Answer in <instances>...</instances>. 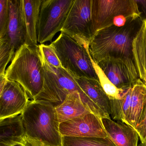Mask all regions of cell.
Returning <instances> with one entry per match:
<instances>
[{
  "instance_id": "cell-21",
  "label": "cell",
  "mask_w": 146,
  "mask_h": 146,
  "mask_svg": "<svg viewBox=\"0 0 146 146\" xmlns=\"http://www.w3.org/2000/svg\"><path fill=\"white\" fill-rule=\"evenodd\" d=\"M62 146H116L109 137H62Z\"/></svg>"
},
{
  "instance_id": "cell-5",
  "label": "cell",
  "mask_w": 146,
  "mask_h": 146,
  "mask_svg": "<svg viewBox=\"0 0 146 146\" xmlns=\"http://www.w3.org/2000/svg\"><path fill=\"white\" fill-rule=\"evenodd\" d=\"M50 45L62 68L71 75L99 81L89 53V45L81 44L62 32Z\"/></svg>"
},
{
  "instance_id": "cell-13",
  "label": "cell",
  "mask_w": 146,
  "mask_h": 146,
  "mask_svg": "<svg viewBox=\"0 0 146 146\" xmlns=\"http://www.w3.org/2000/svg\"><path fill=\"white\" fill-rule=\"evenodd\" d=\"M108 137L116 146H138L139 135L129 125L113 121L111 117L101 118Z\"/></svg>"
},
{
  "instance_id": "cell-29",
  "label": "cell",
  "mask_w": 146,
  "mask_h": 146,
  "mask_svg": "<svg viewBox=\"0 0 146 146\" xmlns=\"http://www.w3.org/2000/svg\"><path fill=\"white\" fill-rule=\"evenodd\" d=\"M6 81H7V79L5 78L4 75L0 76V96H1L2 91L3 89Z\"/></svg>"
},
{
  "instance_id": "cell-32",
  "label": "cell",
  "mask_w": 146,
  "mask_h": 146,
  "mask_svg": "<svg viewBox=\"0 0 146 146\" xmlns=\"http://www.w3.org/2000/svg\"><path fill=\"white\" fill-rule=\"evenodd\" d=\"M140 146H146V141L145 143H141Z\"/></svg>"
},
{
  "instance_id": "cell-7",
  "label": "cell",
  "mask_w": 146,
  "mask_h": 146,
  "mask_svg": "<svg viewBox=\"0 0 146 146\" xmlns=\"http://www.w3.org/2000/svg\"><path fill=\"white\" fill-rule=\"evenodd\" d=\"M92 0H74L61 32L84 46L89 45L94 33Z\"/></svg>"
},
{
  "instance_id": "cell-27",
  "label": "cell",
  "mask_w": 146,
  "mask_h": 146,
  "mask_svg": "<svg viewBox=\"0 0 146 146\" xmlns=\"http://www.w3.org/2000/svg\"><path fill=\"white\" fill-rule=\"evenodd\" d=\"M22 143L25 146H50L44 144L38 140L30 138L25 135L23 138Z\"/></svg>"
},
{
  "instance_id": "cell-2",
  "label": "cell",
  "mask_w": 146,
  "mask_h": 146,
  "mask_svg": "<svg viewBox=\"0 0 146 146\" xmlns=\"http://www.w3.org/2000/svg\"><path fill=\"white\" fill-rule=\"evenodd\" d=\"M7 80L18 82L31 100L39 94L43 85V69L38 45L25 43L15 52L4 75Z\"/></svg>"
},
{
  "instance_id": "cell-15",
  "label": "cell",
  "mask_w": 146,
  "mask_h": 146,
  "mask_svg": "<svg viewBox=\"0 0 146 146\" xmlns=\"http://www.w3.org/2000/svg\"><path fill=\"white\" fill-rule=\"evenodd\" d=\"M25 135L21 114L0 119V146L22 143Z\"/></svg>"
},
{
  "instance_id": "cell-17",
  "label": "cell",
  "mask_w": 146,
  "mask_h": 146,
  "mask_svg": "<svg viewBox=\"0 0 146 146\" xmlns=\"http://www.w3.org/2000/svg\"><path fill=\"white\" fill-rule=\"evenodd\" d=\"M55 108L60 124L86 113L92 112L83 103L78 91L68 94L64 101Z\"/></svg>"
},
{
  "instance_id": "cell-24",
  "label": "cell",
  "mask_w": 146,
  "mask_h": 146,
  "mask_svg": "<svg viewBox=\"0 0 146 146\" xmlns=\"http://www.w3.org/2000/svg\"><path fill=\"white\" fill-rule=\"evenodd\" d=\"M9 0H0V40L6 37L9 22Z\"/></svg>"
},
{
  "instance_id": "cell-25",
  "label": "cell",
  "mask_w": 146,
  "mask_h": 146,
  "mask_svg": "<svg viewBox=\"0 0 146 146\" xmlns=\"http://www.w3.org/2000/svg\"><path fill=\"white\" fill-rule=\"evenodd\" d=\"M39 51L47 62L56 68H62L60 62L53 47L44 44L38 45Z\"/></svg>"
},
{
  "instance_id": "cell-10",
  "label": "cell",
  "mask_w": 146,
  "mask_h": 146,
  "mask_svg": "<svg viewBox=\"0 0 146 146\" xmlns=\"http://www.w3.org/2000/svg\"><path fill=\"white\" fill-rule=\"evenodd\" d=\"M97 64L111 82L119 90L132 88L140 79L134 63L121 59H108Z\"/></svg>"
},
{
  "instance_id": "cell-11",
  "label": "cell",
  "mask_w": 146,
  "mask_h": 146,
  "mask_svg": "<svg viewBox=\"0 0 146 146\" xmlns=\"http://www.w3.org/2000/svg\"><path fill=\"white\" fill-rule=\"evenodd\" d=\"M30 99L19 83L7 80L0 96V119L22 114Z\"/></svg>"
},
{
  "instance_id": "cell-18",
  "label": "cell",
  "mask_w": 146,
  "mask_h": 146,
  "mask_svg": "<svg viewBox=\"0 0 146 146\" xmlns=\"http://www.w3.org/2000/svg\"><path fill=\"white\" fill-rule=\"evenodd\" d=\"M146 104V86L141 80L132 87L129 112V125L135 129L142 117Z\"/></svg>"
},
{
  "instance_id": "cell-16",
  "label": "cell",
  "mask_w": 146,
  "mask_h": 146,
  "mask_svg": "<svg viewBox=\"0 0 146 146\" xmlns=\"http://www.w3.org/2000/svg\"><path fill=\"white\" fill-rule=\"evenodd\" d=\"M42 0H21V8L26 30V43L38 45L37 25Z\"/></svg>"
},
{
  "instance_id": "cell-22",
  "label": "cell",
  "mask_w": 146,
  "mask_h": 146,
  "mask_svg": "<svg viewBox=\"0 0 146 146\" xmlns=\"http://www.w3.org/2000/svg\"><path fill=\"white\" fill-rule=\"evenodd\" d=\"M92 61L95 72L98 75L99 81L110 100L120 99L121 97L124 90H119L109 80L102 69L92 59Z\"/></svg>"
},
{
  "instance_id": "cell-26",
  "label": "cell",
  "mask_w": 146,
  "mask_h": 146,
  "mask_svg": "<svg viewBox=\"0 0 146 146\" xmlns=\"http://www.w3.org/2000/svg\"><path fill=\"white\" fill-rule=\"evenodd\" d=\"M135 130L139 135L141 143H145L146 141V104L142 117Z\"/></svg>"
},
{
  "instance_id": "cell-28",
  "label": "cell",
  "mask_w": 146,
  "mask_h": 146,
  "mask_svg": "<svg viewBox=\"0 0 146 146\" xmlns=\"http://www.w3.org/2000/svg\"><path fill=\"white\" fill-rule=\"evenodd\" d=\"M139 11L140 12V17L143 21H146V0H135Z\"/></svg>"
},
{
  "instance_id": "cell-12",
  "label": "cell",
  "mask_w": 146,
  "mask_h": 146,
  "mask_svg": "<svg viewBox=\"0 0 146 146\" xmlns=\"http://www.w3.org/2000/svg\"><path fill=\"white\" fill-rule=\"evenodd\" d=\"M9 22L5 37L15 51L26 40V30L21 8V0H9Z\"/></svg>"
},
{
  "instance_id": "cell-19",
  "label": "cell",
  "mask_w": 146,
  "mask_h": 146,
  "mask_svg": "<svg viewBox=\"0 0 146 146\" xmlns=\"http://www.w3.org/2000/svg\"><path fill=\"white\" fill-rule=\"evenodd\" d=\"M133 56L135 67L142 82L146 73V21L143 25L133 43Z\"/></svg>"
},
{
  "instance_id": "cell-1",
  "label": "cell",
  "mask_w": 146,
  "mask_h": 146,
  "mask_svg": "<svg viewBox=\"0 0 146 146\" xmlns=\"http://www.w3.org/2000/svg\"><path fill=\"white\" fill-rule=\"evenodd\" d=\"M143 23L140 17L134 16L122 26L112 25L96 32L88 48L92 60L98 63L105 59H121L135 64L133 42Z\"/></svg>"
},
{
  "instance_id": "cell-8",
  "label": "cell",
  "mask_w": 146,
  "mask_h": 146,
  "mask_svg": "<svg viewBox=\"0 0 146 146\" xmlns=\"http://www.w3.org/2000/svg\"><path fill=\"white\" fill-rule=\"evenodd\" d=\"M94 33L113 25L119 16H140L135 0H92Z\"/></svg>"
},
{
  "instance_id": "cell-4",
  "label": "cell",
  "mask_w": 146,
  "mask_h": 146,
  "mask_svg": "<svg viewBox=\"0 0 146 146\" xmlns=\"http://www.w3.org/2000/svg\"><path fill=\"white\" fill-rule=\"evenodd\" d=\"M41 55L43 69V85L41 92L33 100L48 103L56 107L61 104L68 94L78 91L83 103L92 112L100 118L105 117L79 87L70 74L62 68H56L50 65Z\"/></svg>"
},
{
  "instance_id": "cell-31",
  "label": "cell",
  "mask_w": 146,
  "mask_h": 146,
  "mask_svg": "<svg viewBox=\"0 0 146 146\" xmlns=\"http://www.w3.org/2000/svg\"><path fill=\"white\" fill-rule=\"evenodd\" d=\"M143 83H144V85L146 86V73H145V80H144V81H143Z\"/></svg>"
},
{
  "instance_id": "cell-9",
  "label": "cell",
  "mask_w": 146,
  "mask_h": 146,
  "mask_svg": "<svg viewBox=\"0 0 146 146\" xmlns=\"http://www.w3.org/2000/svg\"><path fill=\"white\" fill-rule=\"evenodd\" d=\"M59 130L62 137H108L101 118L92 112L60 123Z\"/></svg>"
},
{
  "instance_id": "cell-23",
  "label": "cell",
  "mask_w": 146,
  "mask_h": 146,
  "mask_svg": "<svg viewBox=\"0 0 146 146\" xmlns=\"http://www.w3.org/2000/svg\"><path fill=\"white\" fill-rule=\"evenodd\" d=\"M15 52L5 38L0 40V76L5 75L7 65L13 58Z\"/></svg>"
},
{
  "instance_id": "cell-14",
  "label": "cell",
  "mask_w": 146,
  "mask_h": 146,
  "mask_svg": "<svg viewBox=\"0 0 146 146\" xmlns=\"http://www.w3.org/2000/svg\"><path fill=\"white\" fill-rule=\"evenodd\" d=\"M72 77L79 87L98 108L105 117H111L110 100L99 81L93 79Z\"/></svg>"
},
{
  "instance_id": "cell-30",
  "label": "cell",
  "mask_w": 146,
  "mask_h": 146,
  "mask_svg": "<svg viewBox=\"0 0 146 146\" xmlns=\"http://www.w3.org/2000/svg\"><path fill=\"white\" fill-rule=\"evenodd\" d=\"M13 146H25L23 145V143H18V144H15V145H13Z\"/></svg>"
},
{
  "instance_id": "cell-20",
  "label": "cell",
  "mask_w": 146,
  "mask_h": 146,
  "mask_svg": "<svg viewBox=\"0 0 146 146\" xmlns=\"http://www.w3.org/2000/svg\"><path fill=\"white\" fill-rule=\"evenodd\" d=\"M132 89L124 90L120 99L110 100V115L112 120L129 125L128 116Z\"/></svg>"
},
{
  "instance_id": "cell-6",
  "label": "cell",
  "mask_w": 146,
  "mask_h": 146,
  "mask_svg": "<svg viewBox=\"0 0 146 146\" xmlns=\"http://www.w3.org/2000/svg\"><path fill=\"white\" fill-rule=\"evenodd\" d=\"M74 0H42L37 25L40 44L51 42L61 31Z\"/></svg>"
},
{
  "instance_id": "cell-3",
  "label": "cell",
  "mask_w": 146,
  "mask_h": 146,
  "mask_svg": "<svg viewBox=\"0 0 146 146\" xmlns=\"http://www.w3.org/2000/svg\"><path fill=\"white\" fill-rule=\"evenodd\" d=\"M25 135L50 146H62V136L54 106L30 100L21 114Z\"/></svg>"
}]
</instances>
